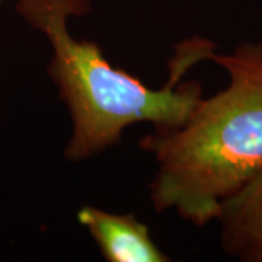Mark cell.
Returning a JSON list of instances; mask_svg holds the SVG:
<instances>
[{
	"mask_svg": "<svg viewBox=\"0 0 262 262\" xmlns=\"http://www.w3.org/2000/svg\"><path fill=\"white\" fill-rule=\"evenodd\" d=\"M77 220L110 262H166L169 258L151 241L149 229L134 214H114L84 206Z\"/></svg>",
	"mask_w": 262,
	"mask_h": 262,
	"instance_id": "cell-3",
	"label": "cell"
},
{
	"mask_svg": "<svg viewBox=\"0 0 262 262\" xmlns=\"http://www.w3.org/2000/svg\"><path fill=\"white\" fill-rule=\"evenodd\" d=\"M222 246L245 262H262V169L222 204Z\"/></svg>",
	"mask_w": 262,
	"mask_h": 262,
	"instance_id": "cell-4",
	"label": "cell"
},
{
	"mask_svg": "<svg viewBox=\"0 0 262 262\" xmlns=\"http://www.w3.org/2000/svg\"><path fill=\"white\" fill-rule=\"evenodd\" d=\"M16 9L31 27L41 31L53 50L48 73L72 117V137L66 156L82 160L114 146L122 131L136 122L156 130L177 128L187 121L203 98L187 72L214 56V42L203 37L185 39L170 60L162 89H150L137 77L115 69L99 46L70 35L67 19L88 10L86 0H18Z\"/></svg>",
	"mask_w": 262,
	"mask_h": 262,
	"instance_id": "cell-2",
	"label": "cell"
},
{
	"mask_svg": "<svg viewBox=\"0 0 262 262\" xmlns=\"http://www.w3.org/2000/svg\"><path fill=\"white\" fill-rule=\"evenodd\" d=\"M0 2H3V0H0Z\"/></svg>",
	"mask_w": 262,
	"mask_h": 262,
	"instance_id": "cell-5",
	"label": "cell"
},
{
	"mask_svg": "<svg viewBox=\"0 0 262 262\" xmlns=\"http://www.w3.org/2000/svg\"><path fill=\"white\" fill-rule=\"evenodd\" d=\"M211 61L229 75L225 89L201 98L182 125L140 141L158 163L155 210H175L195 226L217 220L222 204L262 169V42L214 53Z\"/></svg>",
	"mask_w": 262,
	"mask_h": 262,
	"instance_id": "cell-1",
	"label": "cell"
}]
</instances>
